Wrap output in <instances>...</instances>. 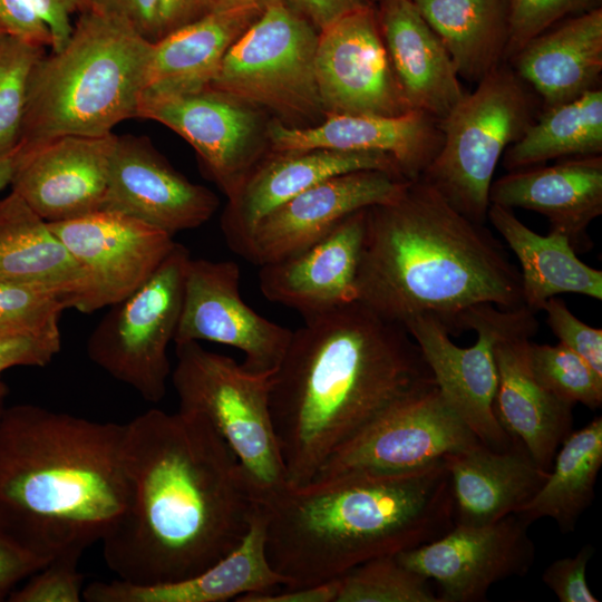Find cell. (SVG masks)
Masks as SVG:
<instances>
[{
	"label": "cell",
	"instance_id": "1",
	"mask_svg": "<svg viewBox=\"0 0 602 602\" xmlns=\"http://www.w3.org/2000/svg\"><path fill=\"white\" fill-rule=\"evenodd\" d=\"M129 498L101 541L117 580L188 579L231 552L259 507L225 440L202 415L151 409L125 424Z\"/></svg>",
	"mask_w": 602,
	"mask_h": 602
},
{
	"label": "cell",
	"instance_id": "2",
	"mask_svg": "<svg viewBox=\"0 0 602 602\" xmlns=\"http://www.w3.org/2000/svg\"><path fill=\"white\" fill-rule=\"evenodd\" d=\"M271 377L270 409L290 486L322 465L385 409L435 383L399 323L358 300L303 319Z\"/></svg>",
	"mask_w": 602,
	"mask_h": 602
},
{
	"label": "cell",
	"instance_id": "3",
	"mask_svg": "<svg viewBox=\"0 0 602 602\" xmlns=\"http://www.w3.org/2000/svg\"><path fill=\"white\" fill-rule=\"evenodd\" d=\"M356 289L357 300L387 321L404 326L429 314L453 336L477 304L524 305L521 273L504 244L420 178L395 201L367 208Z\"/></svg>",
	"mask_w": 602,
	"mask_h": 602
},
{
	"label": "cell",
	"instance_id": "4",
	"mask_svg": "<svg viewBox=\"0 0 602 602\" xmlns=\"http://www.w3.org/2000/svg\"><path fill=\"white\" fill-rule=\"evenodd\" d=\"M125 424L20 404L0 415V527L49 561L85 552L117 525L129 498Z\"/></svg>",
	"mask_w": 602,
	"mask_h": 602
},
{
	"label": "cell",
	"instance_id": "5",
	"mask_svg": "<svg viewBox=\"0 0 602 602\" xmlns=\"http://www.w3.org/2000/svg\"><path fill=\"white\" fill-rule=\"evenodd\" d=\"M266 554L283 588L339 577L369 560L429 543L455 525L445 459L387 475L288 486L260 504Z\"/></svg>",
	"mask_w": 602,
	"mask_h": 602
},
{
	"label": "cell",
	"instance_id": "6",
	"mask_svg": "<svg viewBox=\"0 0 602 602\" xmlns=\"http://www.w3.org/2000/svg\"><path fill=\"white\" fill-rule=\"evenodd\" d=\"M153 43L125 21L85 10L68 41L35 65L18 147L61 136H105L137 117Z\"/></svg>",
	"mask_w": 602,
	"mask_h": 602
},
{
	"label": "cell",
	"instance_id": "7",
	"mask_svg": "<svg viewBox=\"0 0 602 602\" xmlns=\"http://www.w3.org/2000/svg\"><path fill=\"white\" fill-rule=\"evenodd\" d=\"M476 84L439 120L443 143L420 179L460 214L485 224L496 166L536 119L538 99L507 62Z\"/></svg>",
	"mask_w": 602,
	"mask_h": 602
},
{
	"label": "cell",
	"instance_id": "8",
	"mask_svg": "<svg viewBox=\"0 0 602 602\" xmlns=\"http://www.w3.org/2000/svg\"><path fill=\"white\" fill-rule=\"evenodd\" d=\"M179 408L202 415L236 456L259 504L289 486L270 409L273 372H253L200 342L175 344Z\"/></svg>",
	"mask_w": 602,
	"mask_h": 602
},
{
	"label": "cell",
	"instance_id": "9",
	"mask_svg": "<svg viewBox=\"0 0 602 602\" xmlns=\"http://www.w3.org/2000/svg\"><path fill=\"white\" fill-rule=\"evenodd\" d=\"M319 31L285 3L266 7L233 43L210 85L251 103L289 127L324 117L317 77Z\"/></svg>",
	"mask_w": 602,
	"mask_h": 602
},
{
	"label": "cell",
	"instance_id": "10",
	"mask_svg": "<svg viewBox=\"0 0 602 602\" xmlns=\"http://www.w3.org/2000/svg\"><path fill=\"white\" fill-rule=\"evenodd\" d=\"M190 251L181 243L127 298L108 307L86 344L88 358L144 400L159 402L171 378L168 346L177 329Z\"/></svg>",
	"mask_w": 602,
	"mask_h": 602
},
{
	"label": "cell",
	"instance_id": "11",
	"mask_svg": "<svg viewBox=\"0 0 602 602\" xmlns=\"http://www.w3.org/2000/svg\"><path fill=\"white\" fill-rule=\"evenodd\" d=\"M404 327L418 344L441 396L479 441L493 449L507 448L513 439L494 411L497 389L495 343L516 332L537 331L535 313L525 305L502 309L480 303L467 311L463 331L474 330V346L455 344L447 329L433 315L421 314Z\"/></svg>",
	"mask_w": 602,
	"mask_h": 602
},
{
	"label": "cell",
	"instance_id": "12",
	"mask_svg": "<svg viewBox=\"0 0 602 602\" xmlns=\"http://www.w3.org/2000/svg\"><path fill=\"white\" fill-rule=\"evenodd\" d=\"M480 444L433 383L385 409L333 453L310 483L405 473Z\"/></svg>",
	"mask_w": 602,
	"mask_h": 602
},
{
	"label": "cell",
	"instance_id": "13",
	"mask_svg": "<svg viewBox=\"0 0 602 602\" xmlns=\"http://www.w3.org/2000/svg\"><path fill=\"white\" fill-rule=\"evenodd\" d=\"M175 132L196 152L201 166L225 196L270 152L272 116L211 86L178 95L144 93L137 117Z\"/></svg>",
	"mask_w": 602,
	"mask_h": 602
},
{
	"label": "cell",
	"instance_id": "14",
	"mask_svg": "<svg viewBox=\"0 0 602 602\" xmlns=\"http://www.w3.org/2000/svg\"><path fill=\"white\" fill-rule=\"evenodd\" d=\"M240 285L236 262L191 256L173 343L210 341L229 346L243 353L246 369L273 372L293 330L254 311L244 302Z\"/></svg>",
	"mask_w": 602,
	"mask_h": 602
},
{
	"label": "cell",
	"instance_id": "15",
	"mask_svg": "<svg viewBox=\"0 0 602 602\" xmlns=\"http://www.w3.org/2000/svg\"><path fill=\"white\" fill-rule=\"evenodd\" d=\"M85 271L88 289L78 311L110 307L137 290L174 249V236L107 210L49 223Z\"/></svg>",
	"mask_w": 602,
	"mask_h": 602
},
{
	"label": "cell",
	"instance_id": "16",
	"mask_svg": "<svg viewBox=\"0 0 602 602\" xmlns=\"http://www.w3.org/2000/svg\"><path fill=\"white\" fill-rule=\"evenodd\" d=\"M528 524L511 514L483 525L455 524L447 533L396 554L405 567L435 581L443 602L484 601L489 588L525 575L535 561Z\"/></svg>",
	"mask_w": 602,
	"mask_h": 602
},
{
	"label": "cell",
	"instance_id": "17",
	"mask_svg": "<svg viewBox=\"0 0 602 602\" xmlns=\"http://www.w3.org/2000/svg\"><path fill=\"white\" fill-rule=\"evenodd\" d=\"M315 77L326 116H395L410 110L395 77L375 3L319 31Z\"/></svg>",
	"mask_w": 602,
	"mask_h": 602
},
{
	"label": "cell",
	"instance_id": "18",
	"mask_svg": "<svg viewBox=\"0 0 602 602\" xmlns=\"http://www.w3.org/2000/svg\"><path fill=\"white\" fill-rule=\"evenodd\" d=\"M409 182L378 169L327 178L263 217L252 230L240 256L261 266L297 254L326 236L348 215L395 201Z\"/></svg>",
	"mask_w": 602,
	"mask_h": 602
},
{
	"label": "cell",
	"instance_id": "19",
	"mask_svg": "<svg viewBox=\"0 0 602 602\" xmlns=\"http://www.w3.org/2000/svg\"><path fill=\"white\" fill-rule=\"evenodd\" d=\"M117 136L70 135L17 146L11 191L48 223L101 210Z\"/></svg>",
	"mask_w": 602,
	"mask_h": 602
},
{
	"label": "cell",
	"instance_id": "20",
	"mask_svg": "<svg viewBox=\"0 0 602 602\" xmlns=\"http://www.w3.org/2000/svg\"><path fill=\"white\" fill-rule=\"evenodd\" d=\"M219 204L215 193L176 171L148 137L117 136L101 210L133 216L174 236L205 224Z\"/></svg>",
	"mask_w": 602,
	"mask_h": 602
},
{
	"label": "cell",
	"instance_id": "21",
	"mask_svg": "<svg viewBox=\"0 0 602 602\" xmlns=\"http://www.w3.org/2000/svg\"><path fill=\"white\" fill-rule=\"evenodd\" d=\"M365 169L405 178L397 163L382 153L270 151L226 196L220 226L229 249L240 255L254 226L303 191L327 178Z\"/></svg>",
	"mask_w": 602,
	"mask_h": 602
},
{
	"label": "cell",
	"instance_id": "22",
	"mask_svg": "<svg viewBox=\"0 0 602 602\" xmlns=\"http://www.w3.org/2000/svg\"><path fill=\"white\" fill-rule=\"evenodd\" d=\"M269 142L273 152L319 148L382 153L397 163L406 179L416 181L437 155L443 133L437 118L419 110L395 116L332 114L303 128L272 118Z\"/></svg>",
	"mask_w": 602,
	"mask_h": 602
},
{
	"label": "cell",
	"instance_id": "23",
	"mask_svg": "<svg viewBox=\"0 0 602 602\" xmlns=\"http://www.w3.org/2000/svg\"><path fill=\"white\" fill-rule=\"evenodd\" d=\"M366 217L367 208L357 211L301 252L261 265L263 297L303 319L356 301Z\"/></svg>",
	"mask_w": 602,
	"mask_h": 602
},
{
	"label": "cell",
	"instance_id": "24",
	"mask_svg": "<svg viewBox=\"0 0 602 602\" xmlns=\"http://www.w3.org/2000/svg\"><path fill=\"white\" fill-rule=\"evenodd\" d=\"M489 203L544 215L576 253L591 249L589 225L602 214V155L560 159L511 171L489 188Z\"/></svg>",
	"mask_w": 602,
	"mask_h": 602
},
{
	"label": "cell",
	"instance_id": "25",
	"mask_svg": "<svg viewBox=\"0 0 602 602\" xmlns=\"http://www.w3.org/2000/svg\"><path fill=\"white\" fill-rule=\"evenodd\" d=\"M285 579L266 554L264 515L259 507L241 542L204 571L182 581L139 585L120 580L94 581L82 591L87 602H224L250 593L279 590Z\"/></svg>",
	"mask_w": 602,
	"mask_h": 602
},
{
	"label": "cell",
	"instance_id": "26",
	"mask_svg": "<svg viewBox=\"0 0 602 602\" xmlns=\"http://www.w3.org/2000/svg\"><path fill=\"white\" fill-rule=\"evenodd\" d=\"M535 333L524 330L495 343L494 411L508 437L520 441L535 464L548 473L557 449L572 433L574 406L555 397L534 376L528 343Z\"/></svg>",
	"mask_w": 602,
	"mask_h": 602
},
{
	"label": "cell",
	"instance_id": "27",
	"mask_svg": "<svg viewBox=\"0 0 602 602\" xmlns=\"http://www.w3.org/2000/svg\"><path fill=\"white\" fill-rule=\"evenodd\" d=\"M375 4L381 37L408 108L441 120L465 95L449 52L412 0H381Z\"/></svg>",
	"mask_w": 602,
	"mask_h": 602
},
{
	"label": "cell",
	"instance_id": "28",
	"mask_svg": "<svg viewBox=\"0 0 602 602\" xmlns=\"http://www.w3.org/2000/svg\"><path fill=\"white\" fill-rule=\"evenodd\" d=\"M507 64L535 94L542 110L601 87L602 7L557 22Z\"/></svg>",
	"mask_w": 602,
	"mask_h": 602
},
{
	"label": "cell",
	"instance_id": "29",
	"mask_svg": "<svg viewBox=\"0 0 602 602\" xmlns=\"http://www.w3.org/2000/svg\"><path fill=\"white\" fill-rule=\"evenodd\" d=\"M444 459L450 476L455 524L462 525L488 524L516 514L548 474L514 439L505 449L480 444Z\"/></svg>",
	"mask_w": 602,
	"mask_h": 602
},
{
	"label": "cell",
	"instance_id": "30",
	"mask_svg": "<svg viewBox=\"0 0 602 602\" xmlns=\"http://www.w3.org/2000/svg\"><path fill=\"white\" fill-rule=\"evenodd\" d=\"M0 280L55 292L76 310L88 289L85 271L49 223L13 191L0 198Z\"/></svg>",
	"mask_w": 602,
	"mask_h": 602
},
{
	"label": "cell",
	"instance_id": "31",
	"mask_svg": "<svg viewBox=\"0 0 602 602\" xmlns=\"http://www.w3.org/2000/svg\"><path fill=\"white\" fill-rule=\"evenodd\" d=\"M263 10L259 6L217 9L155 41L144 93L178 95L208 87L229 49Z\"/></svg>",
	"mask_w": 602,
	"mask_h": 602
},
{
	"label": "cell",
	"instance_id": "32",
	"mask_svg": "<svg viewBox=\"0 0 602 602\" xmlns=\"http://www.w3.org/2000/svg\"><path fill=\"white\" fill-rule=\"evenodd\" d=\"M487 221L515 254L522 280L524 305L536 313L545 302L563 293L602 300V271L582 262L563 233L541 235L512 208L491 204Z\"/></svg>",
	"mask_w": 602,
	"mask_h": 602
},
{
	"label": "cell",
	"instance_id": "33",
	"mask_svg": "<svg viewBox=\"0 0 602 602\" xmlns=\"http://www.w3.org/2000/svg\"><path fill=\"white\" fill-rule=\"evenodd\" d=\"M459 77L478 82L505 62L511 0H412Z\"/></svg>",
	"mask_w": 602,
	"mask_h": 602
},
{
	"label": "cell",
	"instance_id": "34",
	"mask_svg": "<svg viewBox=\"0 0 602 602\" xmlns=\"http://www.w3.org/2000/svg\"><path fill=\"white\" fill-rule=\"evenodd\" d=\"M560 447L543 485L516 515L528 525L550 517L569 533L594 497L602 466V417L571 433Z\"/></svg>",
	"mask_w": 602,
	"mask_h": 602
},
{
	"label": "cell",
	"instance_id": "35",
	"mask_svg": "<svg viewBox=\"0 0 602 602\" xmlns=\"http://www.w3.org/2000/svg\"><path fill=\"white\" fill-rule=\"evenodd\" d=\"M588 155H602L601 87L542 110L502 158L511 172Z\"/></svg>",
	"mask_w": 602,
	"mask_h": 602
},
{
	"label": "cell",
	"instance_id": "36",
	"mask_svg": "<svg viewBox=\"0 0 602 602\" xmlns=\"http://www.w3.org/2000/svg\"><path fill=\"white\" fill-rule=\"evenodd\" d=\"M338 582L336 602H443L428 580L405 567L396 555L361 563Z\"/></svg>",
	"mask_w": 602,
	"mask_h": 602
},
{
	"label": "cell",
	"instance_id": "37",
	"mask_svg": "<svg viewBox=\"0 0 602 602\" xmlns=\"http://www.w3.org/2000/svg\"><path fill=\"white\" fill-rule=\"evenodd\" d=\"M528 360L536 379L555 397L591 409L602 405V376L563 346L528 343Z\"/></svg>",
	"mask_w": 602,
	"mask_h": 602
},
{
	"label": "cell",
	"instance_id": "38",
	"mask_svg": "<svg viewBox=\"0 0 602 602\" xmlns=\"http://www.w3.org/2000/svg\"><path fill=\"white\" fill-rule=\"evenodd\" d=\"M45 54L43 47L0 36V157L18 146L29 78Z\"/></svg>",
	"mask_w": 602,
	"mask_h": 602
},
{
	"label": "cell",
	"instance_id": "39",
	"mask_svg": "<svg viewBox=\"0 0 602 602\" xmlns=\"http://www.w3.org/2000/svg\"><path fill=\"white\" fill-rule=\"evenodd\" d=\"M68 302L42 288L0 280V339L59 333Z\"/></svg>",
	"mask_w": 602,
	"mask_h": 602
},
{
	"label": "cell",
	"instance_id": "40",
	"mask_svg": "<svg viewBox=\"0 0 602 602\" xmlns=\"http://www.w3.org/2000/svg\"><path fill=\"white\" fill-rule=\"evenodd\" d=\"M602 0H511L508 62L531 39L557 22L596 8Z\"/></svg>",
	"mask_w": 602,
	"mask_h": 602
},
{
	"label": "cell",
	"instance_id": "41",
	"mask_svg": "<svg viewBox=\"0 0 602 602\" xmlns=\"http://www.w3.org/2000/svg\"><path fill=\"white\" fill-rule=\"evenodd\" d=\"M82 553L68 550L57 554L31 574L21 588H16L7 601L79 602L84 591V575L78 570Z\"/></svg>",
	"mask_w": 602,
	"mask_h": 602
},
{
	"label": "cell",
	"instance_id": "42",
	"mask_svg": "<svg viewBox=\"0 0 602 602\" xmlns=\"http://www.w3.org/2000/svg\"><path fill=\"white\" fill-rule=\"evenodd\" d=\"M542 310L546 312V322L559 342L602 376V329L581 321L557 297L550 298Z\"/></svg>",
	"mask_w": 602,
	"mask_h": 602
},
{
	"label": "cell",
	"instance_id": "43",
	"mask_svg": "<svg viewBox=\"0 0 602 602\" xmlns=\"http://www.w3.org/2000/svg\"><path fill=\"white\" fill-rule=\"evenodd\" d=\"M593 547L586 544L574 556L553 561L543 572L542 581L561 602H598L591 592L586 569L593 555Z\"/></svg>",
	"mask_w": 602,
	"mask_h": 602
},
{
	"label": "cell",
	"instance_id": "44",
	"mask_svg": "<svg viewBox=\"0 0 602 602\" xmlns=\"http://www.w3.org/2000/svg\"><path fill=\"white\" fill-rule=\"evenodd\" d=\"M61 348V334L19 336L0 339V376L12 367H43Z\"/></svg>",
	"mask_w": 602,
	"mask_h": 602
},
{
	"label": "cell",
	"instance_id": "45",
	"mask_svg": "<svg viewBox=\"0 0 602 602\" xmlns=\"http://www.w3.org/2000/svg\"><path fill=\"white\" fill-rule=\"evenodd\" d=\"M0 32L43 48L52 45L47 23L29 0H0Z\"/></svg>",
	"mask_w": 602,
	"mask_h": 602
},
{
	"label": "cell",
	"instance_id": "46",
	"mask_svg": "<svg viewBox=\"0 0 602 602\" xmlns=\"http://www.w3.org/2000/svg\"><path fill=\"white\" fill-rule=\"evenodd\" d=\"M87 10L120 19L140 36L158 40V0H85Z\"/></svg>",
	"mask_w": 602,
	"mask_h": 602
},
{
	"label": "cell",
	"instance_id": "47",
	"mask_svg": "<svg viewBox=\"0 0 602 602\" xmlns=\"http://www.w3.org/2000/svg\"><path fill=\"white\" fill-rule=\"evenodd\" d=\"M48 563L47 560L25 550L0 527V601L31 574Z\"/></svg>",
	"mask_w": 602,
	"mask_h": 602
},
{
	"label": "cell",
	"instance_id": "48",
	"mask_svg": "<svg viewBox=\"0 0 602 602\" xmlns=\"http://www.w3.org/2000/svg\"><path fill=\"white\" fill-rule=\"evenodd\" d=\"M284 3L318 31L340 18L373 4L372 0H285Z\"/></svg>",
	"mask_w": 602,
	"mask_h": 602
},
{
	"label": "cell",
	"instance_id": "49",
	"mask_svg": "<svg viewBox=\"0 0 602 602\" xmlns=\"http://www.w3.org/2000/svg\"><path fill=\"white\" fill-rule=\"evenodd\" d=\"M47 23L51 37V51L60 50L72 31V16L87 10L85 0H29Z\"/></svg>",
	"mask_w": 602,
	"mask_h": 602
},
{
	"label": "cell",
	"instance_id": "50",
	"mask_svg": "<svg viewBox=\"0 0 602 602\" xmlns=\"http://www.w3.org/2000/svg\"><path fill=\"white\" fill-rule=\"evenodd\" d=\"M217 9V0H158V40Z\"/></svg>",
	"mask_w": 602,
	"mask_h": 602
},
{
	"label": "cell",
	"instance_id": "51",
	"mask_svg": "<svg viewBox=\"0 0 602 602\" xmlns=\"http://www.w3.org/2000/svg\"><path fill=\"white\" fill-rule=\"evenodd\" d=\"M338 577L313 585L283 588L282 591L250 593L239 598L237 602H336Z\"/></svg>",
	"mask_w": 602,
	"mask_h": 602
},
{
	"label": "cell",
	"instance_id": "52",
	"mask_svg": "<svg viewBox=\"0 0 602 602\" xmlns=\"http://www.w3.org/2000/svg\"><path fill=\"white\" fill-rule=\"evenodd\" d=\"M18 147L11 153L0 157V191L10 185L12 173L16 166Z\"/></svg>",
	"mask_w": 602,
	"mask_h": 602
},
{
	"label": "cell",
	"instance_id": "53",
	"mask_svg": "<svg viewBox=\"0 0 602 602\" xmlns=\"http://www.w3.org/2000/svg\"><path fill=\"white\" fill-rule=\"evenodd\" d=\"M284 1L285 0H217V9H227L240 6H259L265 9L271 4L284 3Z\"/></svg>",
	"mask_w": 602,
	"mask_h": 602
},
{
	"label": "cell",
	"instance_id": "54",
	"mask_svg": "<svg viewBox=\"0 0 602 602\" xmlns=\"http://www.w3.org/2000/svg\"><path fill=\"white\" fill-rule=\"evenodd\" d=\"M8 387L0 376V415L6 407V398L8 396Z\"/></svg>",
	"mask_w": 602,
	"mask_h": 602
},
{
	"label": "cell",
	"instance_id": "55",
	"mask_svg": "<svg viewBox=\"0 0 602 602\" xmlns=\"http://www.w3.org/2000/svg\"><path fill=\"white\" fill-rule=\"evenodd\" d=\"M372 1H373V3H377V2H379V1H381V0H372Z\"/></svg>",
	"mask_w": 602,
	"mask_h": 602
},
{
	"label": "cell",
	"instance_id": "56",
	"mask_svg": "<svg viewBox=\"0 0 602 602\" xmlns=\"http://www.w3.org/2000/svg\"><path fill=\"white\" fill-rule=\"evenodd\" d=\"M0 36H2V33L0 32Z\"/></svg>",
	"mask_w": 602,
	"mask_h": 602
}]
</instances>
